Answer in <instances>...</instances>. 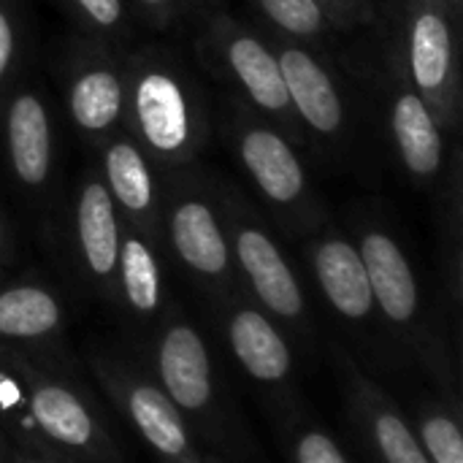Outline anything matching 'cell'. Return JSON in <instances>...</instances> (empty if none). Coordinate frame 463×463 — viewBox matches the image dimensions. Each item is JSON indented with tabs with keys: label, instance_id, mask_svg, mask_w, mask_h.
<instances>
[{
	"label": "cell",
	"instance_id": "6da1fadb",
	"mask_svg": "<svg viewBox=\"0 0 463 463\" xmlns=\"http://www.w3.org/2000/svg\"><path fill=\"white\" fill-rule=\"evenodd\" d=\"M122 130L168 171L193 165L212 136L209 98L195 73L168 49L128 52V100Z\"/></svg>",
	"mask_w": 463,
	"mask_h": 463
},
{
	"label": "cell",
	"instance_id": "7a4b0ae2",
	"mask_svg": "<svg viewBox=\"0 0 463 463\" xmlns=\"http://www.w3.org/2000/svg\"><path fill=\"white\" fill-rule=\"evenodd\" d=\"M222 138L231 157L288 233H312L323 225V201L304 165L298 144L274 122L228 95Z\"/></svg>",
	"mask_w": 463,
	"mask_h": 463
},
{
	"label": "cell",
	"instance_id": "3957f363",
	"mask_svg": "<svg viewBox=\"0 0 463 463\" xmlns=\"http://www.w3.org/2000/svg\"><path fill=\"white\" fill-rule=\"evenodd\" d=\"M193 22V49L198 62L222 87H228V95L250 106L263 119L274 122L293 138V144L304 146L307 138L296 122L279 60L266 30L228 14L222 5L206 8Z\"/></svg>",
	"mask_w": 463,
	"mask_h": 463
},
{
	"label": "cell",
	"instance_id": "277c9868",
	"mask_svg": "<svg viewBox=\"0 0 463 463\" xmlns=\"http://www.w3.org/2000/svg\"><path fill=\"white\" fill-rule=\"evenodd\" d=\"M217 176L193 165L163 174L160 244L217 301L239 290Z\"/></svg>",
	"mask_w": 463,
	"mask_h": 463
},
{
	"label": "cell",
	"instance_id": "5b68a950",
	"mask_svg": "<svg viewBox=\"0 0 463 463\" xmlns=\"http://www.w3.org/2000/svg\"><path fill=\"white\" fill-rule=\"evenodd\" d=\"M461 14L448 0H388V52L453 136L461 128Z\"/></svg>",
	"mask_w": 463,
	"mask_h": 463
},
{
	"label": "cell",
	"instance_id": "8992f818",
	"mask_svg": "<svg viewBox=\"0 0 463 463\" xmlns=\"http://www.w3.org/2000/svg\"><path fill=\"white\" fill-rule=\"evenodd\" d=\"M0 361L22 383V415L27 439H38L79 463H122L95 404L68 380L33 364L27 353L0 345Z\"/></svg>",
	"mask_w": 463,
	"mask_h": 463
},
{
	"label": "cell",
	"instance_id": "52a82bcc",
	"mask_svg": "<svg viewBox=\"0 0 463 463\" xmlns=\"http://www.w3.org/2000/svg\"><path fill=\"white\" fill-rule=\"evenodd\" d=\"M220 193L233 269L239 282L247 288L250 301L258 304L274 323L288 328H307L309 307L304 285L266 217L236 184L220 182Z\"/></svg>",
	"mask_w": 463,
	"mask_h": 463
},
{
	"label": "cell",
	"instance_id": "ba28073f",
	"mask_svg": "<svg viewBox=\"0 0 463 463\" xmlns=\"http://www.w3.org/2000/svg\"><path fill=\"white\" fill-rule=\"evenodd\" d=\"M263 27V24H260ZM290 95V106L304 138L326 146H342L353 133V103L339 68L323 46L296 41L263 27Z\"/></svg>",
	"mask_w": 463,
	"mask_h": 463
},
{
	"label": "cell",
	"instance_id": "9c48e42d",
	"mask_svg": "<svg viewBox=\"0 0 463 463\" xmlns=\"http://www.w3.org/2000/svg\"><path fill=\"white\" fill-rule=\"evenodd\" d=\"M62 98L73 130L98 149L125 122L128 52L95 38L71 46L62 62Z\"/></svg>",
	"mask_w": 463,
	"mask_h": 463
},
{
	"label": "cell",
	"instance_id": "30bf717a",
	"mask_svg": "<svg viewBox=\"0 0 463 463\" xmlns=\"http://www.w3.org/2000/svg\"><path fill=\"white\" fill-rule=\"evenodd\" d=\"M377 87L396 163L415 187H434L437 179L445 176L450 133L442 128L426 98L410 84L388 49L380 60Z\"/></svg>",
	"mask_w": 463,
	"mask_h": 463
},
{
	"label": "cell",
	"instance_id": "8fae6325",
	"mask_svg": "<svg viewBox=\"0 0 463 463\" xmlns=\"http://www.w3.org/2000/svg\"><path fill=\"white\" fill-rule=\"evenodd\" d=\"M90 369L106 396L125 412V418L160 461L203 463V456L193 442L187 418L176 410V404L163 393L157 383L103 355H92Z\"/></svg>",
	"mask_w": 463,
	"mask_h": 463
},
{
	"label": "cell",
	"instance_id": "7c38bea8",
	"mask_svg": "<svg viewBox=\"0 0 463 463\" xmlns=\"http://www.w3.org/2000/svg\"><path fill=\"white\" fill-rule=\"evenodd\" d=\"M0 149L14 184L41 195L57 165V133L46 95L38 84L8 87L0 98Z\"/></svg>",
	"mask_w": 463,
	"mask_h": 463
},
{
	"label": "cell",
	"instance_id": "4fadbf2b",
	"mask_svg": "<svg viewBox=\"0 0 463 463\" xmlns=\"http://www.w3.org/2000/svg\"><path fill=\"white\" fill-rule=\"evenodd\" d=\"M68 236L76 263L87 282L106 296H114L117 258L122 241V217L98 174L87 168L71 193L68 203Z\"/></svg>",
	"mask_w": 463,
	"mask_h": 463
},
{
	"label": "cell",
	"instance_id": "5bb4252c",
	"mask_svg": "<svg viewBox=\"0 0 463 463\" xmlns=\"http://www.w3.org/2000/svg\"><path fill=\"white\" fill-rule=\"evenodd\" d=\"M355 244L366 266L374 309H380L393 331L418 334L423 293L404 244L377 220H364L358 225Z\"/></svg>",
	"mask_w": 463,
	"mask_h": 463
},
{
	"label": "cell",
	"instance_id": "9a60e30c",
	"mask_svg": "<svg viewBox=\"0 0 463 463\" xmlns=\"http://www.w3.org/2000/svg\"><path fill=\"white\" fill-rule=\"evenodd\" d=\"M163 168L125 133L109 136L98 146V174L125 225L146 233L160 244V206H163Z\"/></svg>",
	"mask_w": 463,
	"mask_h": 463
},
{
	"label": "cell",
	"instance_id": "2e32d148",
	"mask_svg": "<svg viewBox=\"0 0 463 463\" xmlns=\"http://www.w3.org/2000/svg\"><path fill=\"white\" fill-rule=\"evenodd\" d=\"M157 385L184 418H209L214 410L212 358L201 331L171 312L155 345Z\"/></svg>",
	"mask_w": 463,
	"mask_h": 463
},
{
	"label": "cell",
	"instance_id": "e0dca14e",
	"mask_svg": "<svg viewBox=\"0 0 463 463\" xmlns=\"http://www.w3.org/2000/svg\"><path fill=\"white\" fill-rule=\"evenodd\" d=\"M307 260L326 304L347 323H369L374 317V296L358 244L334 225L315 228L307 244Z\"/></svg>",
	"mask_w": 463,
	"mask_h": 463
},
{
	"label": "cell",
	"instance_id": "ac0fdd59",
	"mask_svg": "<svg viewBox=\"0 0 463 463\" xmlns=\"http://www.w3.org/2000/svg\"><path fill=\"white\" fill-rule=\"evenodd\" d=\"M225 309V334L233 358L255 383L282 385L293 374V353L279 326L250 298L228 296L220 301Z\"/></svg>",
	"mask_w": 463,
	"mask_h": 463
},
{
	"label": "cell",
	"instance_id": "d6986e66",
	"mask_svg": "<svg viewBox=\"0 0 463 463\" xmlns=\"http://www.w3.org/2000/svg\"><path fill=\"white\" fill-rule=\"evenodd\" d=\"M342 369L350 404L380 463H431L420 448L412 423L396 410L391 396L374 385L347 355H342Z\"/></svg>",
	"mask_w": 463,
	"mask_h": 463
},
{
	"label": "cell",
	"instance_id": "ffe728a7",
	"mask_svg": "<svg viewBox=\"0 0 463 463\" xmlns=\"http://www.w3.org/2000/svg\"><path fill=\"white\" fill-rule=\"evenodd\" d=\"M65 312L60 296L38 282L19 279L0 288V345L27 353V347L52 345L62 336Z\"/></svg>",
	"mask_w": 463,
	"mask_h": 463
},
{
	"label": "cell",
	"instance_id": "44dd1931",
	"mask_svg": "<svg viewBox=\"0 0 463 463\" xmlns=\"http://www.w3.org/2000/svg\"><path fill=\"white\" fill-rule=\"evenodd\" d=\"M114 296L136 317H155L165 304L160 244L125 222H122V241L117 258Z\"/></svg>",
	"mask_w": 463,
	"mask_h": 463
},
{
	"label": "cell",
	"instance_id": "7402d4cb",
	"mask_svg": "<svg viewBox=\"0 0 463 463\" xmlns=\"http://www.w3.org/2000/svg\"><path fill=\"white\" fill-rule=\"evenodd\" d=\"M244 3L258 14L260 19L258 24L296 41L326 46L328 38L342 33L317 0H244Z\"/></svg>",
	"mask_w": 463,
	"mask_h": 463
},
{
	"label": "cell",
	"instance_id": "603a6c76",
	"mask_svg": "<svg viewBox=\"0 0 463 463\" xmlns=\"http://www.w3.org/2000/svg\"><path fill=\"white\" fill-rule=\"evenodd\" d=\"M60 8L95 41L125 43L133 35L128 0H57Z\"/></svg>",
	"mask_w": 463,
	"mask_h": 463
},
{
	"label": "cell",
	"instance_id": "cb8c5ba5",
	"mask_svg": "<svg viewBox=\"0 0 463 463\" xmlns=\"http://www.w3.org/2000/svg\"><path fill=\"white\" fill-rule=\"evenodd\" d=\"M418 439L431 463H463V431L448 410H426L418 418Z\"/></svg>",
	"mask_w": 463,
	"mask_h": 463
},
{
	"label": "cell",
	"instance_id": "d4e9b609",
	"mask_svg": "<svg viewBox=\"0 0 463 463\" xmlns=\"http://www.w3.org/2000/svg\"><path fill=\"white\" fill-rule=\"evenodd\" d=\"M24 46V14L19 0H0V98L11 87Z\"/></svg>",
	"mask_w": 463,
	"mask_h": 463
},
{
	"label": "cell",
	"instance_id": "484cf974",
	"mask_svg": "<svg viewBox=\"0 0 463 463\" xmlns=\"http://www.w3.org/2000/svg\"><path fill=\"white\" fill-rule=\"evenodd\" d=\"M293 463H350L339 442L320 429H304L293 439Z\"/></svg>",
	"mask_w": 463,
	"mask_h": 463
},
{
	"label": "cell",
	"instance_id": "4316f807",
	"mask_svg": "<svg viewBox=\"0 0 463 463\" xmlns=\"http://www.w3.org/2000/svg\"><path fill=\"white\" fill-rule=\"evenodd\" d=\"M342 33L366 27L380 16L377 0H317Z\"/></svg>",
	"mask_w": 463,
	"mask_h": 463
},
{
	"label": "cell",
	"instance_id": "83f0119b",
	"mask_svg": "<svg viewBox=\"0 0 463 463\" xmlns=\"http://www.w3.org/2000/svg\"><path fill=\"white\" fill-rule=\"evenodd\" d=\"M128 5H133L152 27H160V30L193 19L184 0H128Z\"/></svg>",
	"mask_w": 463,
	"mask_h": 463
},
{
	"label": "cell",
	"instance_id": "f1b7e54d",
	"mask_svg": "<svg viewBox=\"0 0 463 463\" xmlns=\"http://www.w3.org/2000/svg\"><path fill=\"white\" fill-rule=\"evenodd\" d=\"M22 412V383L19 377L0 361V450L8 453V437H5V423L11 420V415ZM22 426H24V415H22Z\"/></svg>",
	"mask_w": 463,
	"mask_h": 463
},
{
	"label": "cell",
	"instance_id": "f546056e",
	"mask_svg": "<svg viewBox=\"0 0 463 463\" xmlns=\"http://www.w3.org/2000/svg\"><path fill=\"white\" fill-rule=\"evenodd\" d=\"M8 458L11 463H46L27 442H8Z\"/></svg>",
	"mask_w": 463,
	"mask_h": 463
},
{
	"label": "cell",
	"instance_id": "4dcf8cb0",
	"mask_svg": "<svg viewBox=\"0 0 463 463\" xmlns=\"http://www.w3.org/2000/svg\"><path fill=\"white\" fill-rule=\"evenodd\" d=\"M41 458L46 463H79L73 461L71 456H65V453H60V450H54V448H49V445H43V442H38V439H24Z\"/></svg>",
	"mask_w": 463,
	"mask_h": 463
},
{
	"label": "cell",
	"instance_id": "1f68e13d",
	"mask_svg": "<svg viewBox=\"0 0 463 463\" xmlns=\"http://www.w3.org/2000/svg\"><path fill=\"white\" fill-rule=\"evenodd\" d=\"M11 250H14L11 225H8V220H5V214H3V209H0V269L8 263V258H11Z\"/></svg>",
	"mask_w": 463,
	"mask_h": 463
},
{
	"label": "cell",
	"instance_id": "d6a6232c",
	"mask_svg": "<svg viewBox=\"0 0 463 463\" xmlns=\"http://www.w3.org/2000/svg\"><path fill=\"white\" fill-rule=\"evenodd\" d=\"M187 3V8H190V16L195 19L198 14H203L206 8H214V5H220V0H184Z\"/></svg>",
	"mask_w": 463,
	"mask_h": 463
},
{
	"label": "cell",
	"instance_id": "836d02e7",
	"mask_svg": "<svg viewBox=\"0 0 463 463\" xmlns=\"http://www.w3.org/2000/svg\"><path fill=\"white\" fill-rule=\"evenodd\" d=\"M448 3H450V5H453V8H456V11L463 16V0H448Z\"/></svg>",
	"mask_w": 463,
	"mask_h": 463
},
{
	"label": "cell",
	"instance_id": "e575fe53",
	"mask_svg": "<svg viewBox=\"0 0 463 463\" xmlns=\"http://www.w3.org/2000/svg\"><path fill=\"white\" fill-rule=\"evenodd\" d=\"M203 463H225L222 458H217V456H203Z\"/></svg>",
	"mask_w": 463,
	"mask_h": 463
},
{
	"label": "cell",
	"instance_id": "d590c367",
	"mask_svg": "<svg viewBox=\"0 0 463 463\" xmlns=\"http://www.w3.org/2000/svg\"><path fill=\"white\" fill-rule=\"evenodd\" d=\"M0 463H8V453L5 450H0Z\"/></svg>",
	"mask_w": 463,
	"mask_h": 463
}]
</instances>
